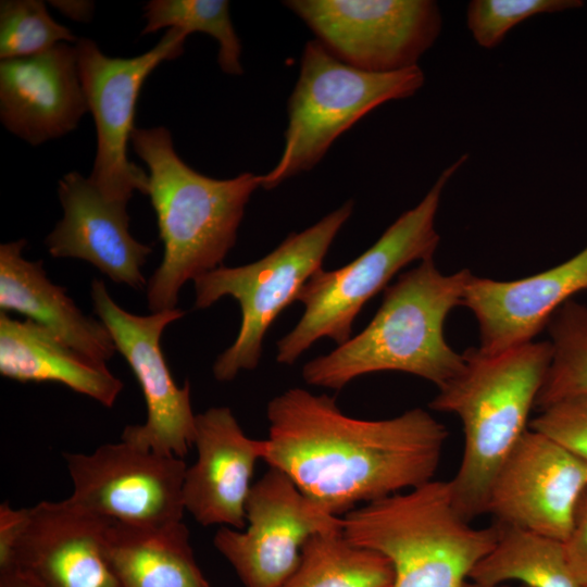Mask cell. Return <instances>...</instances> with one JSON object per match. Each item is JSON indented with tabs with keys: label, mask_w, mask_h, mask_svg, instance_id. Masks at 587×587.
Returning a JSON list of instances; mask_svg holds the SVG:
<instances>
[{
	"label": "cell",
	"mask_w": 587,
	"mask_h": 587,
	"mask_svg": "<svg viewBox=\"0 0 587 587\" xmlns=\"http://www.w3.org/2000/svg\"><path fill=\"white\" fill-rule=\"evenodd\" d=\"M349 200L299 233H290L273 251L255 262L210 271L193 280L195 308L211 307L229 296L240 308L234 342L215 359L213 376L225 383L241 371L254 370L270 327L319 270L335 237L353 211Z\"/></svg>",
	"instance_id": "obj_8"
},
{
	"label": "cell",
	"mask_w": 587,
	"mask_h": 587,
	"mask_svg": "<svg viewBox=\"0 0 587 587\" xmlns=\"http://www.w3.org/2000/svg\"><path fill=\"white\" fill-rule=\"evenodd\" d=\"M342 532L390 561L391 587H463L499 526H472L455 509L449 482L433 479L351 510Z\"/></svg>",
	"instance_id": "obj_5"
},
{
	"label": "cell",
	"mask_w": 587,
	"mask_h": 587,
	"mask_svg": "<svg viewBox=\"0 0 587 587\" xmlns=\"http://www.w3.org/2000/svg\"><path fill=\"white\" fill-rule=\"evenodd\" d=\"M88 111L75 46L0 63V120L32 146L75 129Z\"/></svg>",
	"instance_id": "obj_18"
},
{
	"label": "cell",
	"mask_w": 587,
	"mask_h": 587,
	"mask_svg": "<svg viewBox=\"0 0 587 587\" xmlns=\"http://www.w3.org/2000/svg\"><path fill=\"white\" fill-rule=\"evenodd\" d=\"M424 83L419 65L390 73L366 72L342 62L317 39L308 41L288 100L284 150L277 164L260 175V187L273 189L311 170L365 114L385 102L413 96Z\"/></svg>",
	"instance_id": "obj_7"
},
{
	"label": "cell",
	"mask_w": 587,
	"mask_h": 587,
	"mask_svg": "<svg viewBox=\"0 0 587 587\" xmlns=\"http://www.w3.org/2000/svg\"><path fill=\"white\" fill-rule=\"evenodd\" d=\"M63 15L77 21L89 22L93 13L92 1H50Z\"/></svg>",
	"instance_id": "obj_33"
},
{
	"label": "cell",
	"mask_w": 587,
	"mask_h": 587,
	"mask_svg": "<svg viewBox=\"0 0 587 587\" xmlns=\"http://www.w3.org/2000/svg\"><path fill=\"white\" fill-rule=\"evenodd\" d=\"M93 311L138 380L147 407L141 425H127L121 439L140 449L183 458L195 440L196 414L190 383L179 387L167 366L161 338L168 324L182 319L178 308L137 315L121 308L102 279L90 288Z\"/></svg>",
	"instance_id": "obj_11"
},
{
	"label": "cell",
	"mask_w": 587,
	"mask_h": 587,
	"mask_svg": "<svg viewBox=\"0 0 587 587\" xmlns=\"http://www.w3.org/2000/svg\"><path fill=\"white\" fill-rule=\"evenodd\" d=\"M66 26L55 22L40 0H2L0 2V58L32 57L54 46L77 42Z\"/></svg>",
	"instance_id": "obj_27"
},
{
	"label": "cell",
	"mask_w": 587,
	"mask_h": 587,
	"mask_svg": "<svg viewBox=\"0 0 587 587\" xmlns=\"http://www.w3.org/2000/svg\"><path fill=\"white\" fill-rule=\"evenodd\" d=\"M462 155L442 171L424 198L402 213L362 254L342 267L316 271L300 289L303 313L277 341L276 361L294 364L322 338L337 346L351 338L352 325L366 304L407 265L434 258L440 241L436 216L442 191L465 163Z\"/></svg>",
	"instance_id": "obj_6"
},
{
	"label": "cell",
	"mask_w": 587,
	"mask_h": 587,
	"mask_svg": "<svg viewBox=\"0 0 587 587\" xmlns=\"http://www.w3.org/2000/svg\"><path fill=\"white\" fill-rule=\"evenodd\" d=\"M28 509H13L8 502L0 505V570L11 563L14 546L25 526Z\"/></svg>",
	"instance_id": "obj_31"
},
{
	"label": "cell",
	"mask_w": 587,
	"mask_h": 587,
	"mask_svg": "<svg viewBox=\"0 0 587 587\" xmlns=\"http://www.w3.org/2000/svg\"><path fill=\"white\" fill-rule=\"evenodd\" d=\"M130 142L148 167V195L157 215L163 258L147 283L151 312L175 309L188 280L221 265L237 240L260 175L205 176L176 153L164 126L135 128Z\"/></svg>",
	"instance_id": "obj_2"
},
{
	"label": "cell",
	"mask_w": 587,
	"mask_h": 587,
	"mask_svg": "<svg viewBox=\"0 0 587 587\" xmlns=\"http://www.w3.org/2000/svg\"><path fill=\"white\" fill-rule=\"evenodd\" d=\"M394 576L384 554L355 545L340 529L308 539L284 587H391Z\"/></svg>",
	"instance_id": "obj_24"
},
{
	"label": "cell",
	"mask_w": 587,
	"mask_h": 587,
	"mask_svg": "<svg viewBox=\"0 0 587 587\" xmlns=\"http://www.w3.org/2000/svg\"><path fill=\"white\" fill-rule=\"evenodd\" d=\"M563 545L574 574L587 587V489L577 503L570 534Z\"/></svg>",
	"instance_id": "obj_30"
},
{
	"label": "cell",
	"mask_w": 587,
	"mask_h": 587,
	"mask_svg": "<svg viewBox=\"0 0 587 587\" xmlns=\"http://www.w3.org/2000/svg\"><path fill=\"white\" fill-rule=\"evenodd\" d=\"M587 289V246L565 262L516 280L472 275L462 305L474 314L478 349L498 353L527 342L547 327L554 312Z\"/></svg>",
	"instance_id": "obj_17"
},
{
	"label": "cell",
	"mask_w": 587,
	"mask_h": 587,
	"mask_svg": "<svg viewBox=\"0 0 587 587\" xmlns=\"http://www.w3.org/2000/svg\"><path fill=\"white\" fill-rule=\"evenodd\" d=\"M104 552L121 587H212L182 522L139 526L109 521Z\"/></svg>",
	"instance_id": "obj_22"
},
{
	"label": "cell",
	"mask_w": 587,
	"mask_h": 587,
	"mask_svg": "<svg viewBox=\"0 0 587 587\" xmlns=\"http://www.w3.org/2000/svg\"><path fill=\"white\" fill-rule=\"evenodd\" d=\"M108 522L68 498L41 501L28 508L8 569L26 570L47 587H121L104 552Z\"/></svg>",
	"instance_id": "obj_15"
},
{
	"label": "cell",
	"mask_w": 587,
	"mask_h": 587,
	"mask_svg": "<svg viewBox=\"0 0 587 587\" xmlns=\"http://www.w3.org/2000/svg\"><path fill=\"white\" fill-rule=\"evenodd\" d=\"M25 245L18 239L0 246L1 311L23 314L83 354L107 363L116 349L104 324L86 315L64 287L48 278L41 260H26Z\"/></svg>",
	"instance_id": "obj_20"
},
{
	"label": "cell",
	"mask_w": 587,
	"mask_h": 587,
	"mask_svg": "<svg viewBox=\"0 0 587 587\" xmlns=\"http://www.w3.org/2000/svg\"><path fill=\"white\" fill-rule=\"evenodd\" d=\"M266 417L261 460L337 516L433 480L448 437L421 408L361 420L342 413L335 398L299 387L274 397Z\"/></svg>",
	"instance_id": "obj_1"
},
{
	"label": "cell",
	"mask_w": 587,
	"mask_h": 587,
	"mask_svg": "<svg viewBox=\"0 0 587 587\" xmlns=\"http://www.w3.org/2000/svg\"><path fill=\"white\" fill-rule=\"evenodd\" d=\"M584 5L580 0H473L467 4L466 25L474 40L494 49L523 21Z\"/></svg>",
	"instance_id": "obj_28"
},
{
	"label": "cell",
	"mask_w": 587,
	"mask_h": 587,
	"mask_svg": "<svg viewBox=\"0 0 587 587\" xmlns=\"http://www.w3.org/2000/svg\"><path fill=\"white\" fill-rule=\"evenodd\" d=\"M58 195L63 216L45 240L49 254L87 261L115 284L147 285L141 267L152 249L130 235L127 202L104 198L77 172L59 180Z\"/></svg>",
	"instance_id": "obj_16"
},
{
	"label": "cell",
	"mask_w": 587,
	"mask_h": 587,
	"mask_svg": "<svg viewBox=\"0 0 587 587\" xmlns=\"http://www.w3.org/2000/svg\"><path fill=\"white\" fill-rule=\"evenodd\" d=\"M547 328L552 359L536 400L539 411L565 397L587 392V305L566 301Z\"/></svg>",
	"instance_id": "obj_25"
},
{
	"label": "cell",
	"mask_w": 587,
	"mask_h": 587,
	"mask_svg": "<svg viewBox=\"0 0 587 587\" xmlns=\"http://www.w3.org/2000/svg\"><path fill=\"white\" fill-rule=\"evenodd\" d=\"M146 26L141 34L177 28L187 35L208 34L218 42L217 62L225 74L241 75V43L225 0H152L145 7Z\"/></svg>",
	"instance_id": "obj_26"
},
{
	"label": "cell",
	"mask_w": 587,
	"mask_h": 587,
	"mask_svg": "<svg viewBox=\"0 0 587 587\" xmlns=\"http://www.w3.org/2000/svg\"><path fill=\"white\" fill-rule=\"evenodd\" d=\"M496 524L498 539L474 566L470 580L486 585L519 582L522 587H585L567 561L562 540Z\"/></svg>",
	"instance_id": "obj_23"
},
{
	"label": "cell",
	"mask_w": 587,
	"mask_h": 587,
	"mask_svg": "<svg viewBox=\"0 0 587 587\" xmlns=\"http://www.w3.org/2000/svg\"><path fill=\"white\" fill-rule=\"evenodd\" d=\"M196 462L186 469L185 510L203 526L243 529L261 440L248 437L232 410L213 407L196 415Z\"/></svg>",
	"instance_id": "obj_19"
},
{
	"label": "cell",
	"mask_w": 587,
	"mask_h": 587,
	"mask_svg": "<svg viewBox=\"0 0 587 587\" xmlns=\"http://www.w3.org/2000/svg\"><path fill=\"white\" fill-rule=\"evenodd\" d=\"M245 511V530L223 526L213 538L245 587H284L310 537L342 529V517L326 511L273 467L252 484Z\"/></svg>",
	"instance_id": "obj_12"
},
{
	"label": "cell",
	"mask_w": 587,
	"mask_h": 587,
	"mask_svg": "<svg viewBox=\"0 0 587 587\" xmlns=\"http://www.w3.org/2000/svg\"><path fill=\"white\" fill-rule=\"evenodd\" d=\"M0 587H47L38 577L21 567L0 571Z\"/></svg>",
	"instance_id": "obj_32"
},
{
	"label": "cell",
	"mask_w": 587,
	"mask_h": 587,
	"mask_svg": "<svg viewBox=\"0 0 587 587\" xmlns=\"http://www.w3.org/2000/svg\"><path fill=\"white\" fill-rule=\"evenodd\" d=\"M187 34L170 28L149 51L134 58L105 55L97 43H75L82 86L97 130V153L89 180L112 201L128 202L135 191L148 195V173L127 158L139 91L162 62L179 57Z\"/></svg>",
	"instance_id": "obj_9"
},
{
	"label": "cell",
	"mask_w": 587,
	"mask_h": 587,
	"mask_svg": "<svg viewBox=\"0 0 587 587\" xmlns=\"http://www.w3.org/2000/svg\"><path fill=\"white\" fill-rule=\"evenodd\" d=\"M73 483L71 501L120 523L157 526L182 521L183 458L140 449L121 440L93 452L64 453Z\"/></svg>",
	"instance_id": "obj_13"
},
{
	"label": "cell",
	"mask_w": 587,
	"mask_h": 587,
	"mask_svg": "<svg viewBox=\"0 0 587 587\" xmlns=\"http://www.w3.org/2000/svg\"><path fill=\"white\" fill-rule=\"evenodd\" d=\"M587 489V463L528 428L491 484L486 513L496 523L564 541Z\"/></svg>",
	"instance_id": "obj_14"
},
{
	"label": "cell",
	"mask_w": 587,
	"mask_h": 587,
	"mask_svg": "<svg viewBox=\"0 0 587 587\" xmlns=\"http://www.w3.org/2000/svg\"><path fill=\"white\" fill-rule=\"evenodd\" d=\"M464 268L442 274L434 258L402 273L385 289L380 307L365 328L329 353L308 361L303 380L335 390L377 372H402L435 384L438 389L465 365L463 353L445 338L448 314L462 305L472 277Z\"/></svg>",
	"instance_id": "obj_3"
},
{
	"label": "cell",
	"mask_w": 587,
	"mask_h": 587,
	"mask_svg": "<svg viewBox=\"0 0 587 587\" xmlns=\"http://www.w3.org/2000/svg\"><path fill=\"white\" fill-rule=\"evenodd\" d=\"M0 374L21 383L53 382L110 408L123 389L104 362L71 347L38 323L0 311Z\"/></svg>",
	"instance_id": "obj_21"
},
{
	"label": "cell",
	"mask_w": 587,
	"mask_h": 587,
	"mask_svg": "<svg viewBox=\"0 0 587 587\" xmlns=\"http://www.w3.org/2000/svg\"><path fill=\"white\" fill-rule=\"evenodd\" d=\"M529 428L587 463V392L572 395L548 405L529 422Z\"/></svg>",
	"instance_id": "obj_29"
},
{
	"label": "cell",
	"mask_w": 587,
	"mask_h": 587,
	"mask_svg": "<svg viewBox=\"0 0 587 587\" xmlns=\"http://www.w3.org/2000/svg\"><path fill=\"white\" fill-rule=\"evenodd\" d=\"M463 587H509L508 585H486L473 580H467Z\"/></svg>",
	"instance_id": "obj_34"
},
{
	"label": "cell",
	"mask_w": 587,
	"mask_h": 587,
	"mask_svg": "<svg viewBox=\"0 0 587 587\" xmlns=\"http://www.w3.org/2000/svg\"><path fill=\"white\" fill-rule=\"evenodd\" d=\"M335 57L357 68L390 73L417 65L442 29L432 0H289Z\"/></svg>",
	"instance_id": "obj_10"
},
{
	"label": "cell",
	"mask_w": 587,
	"mask_h": 587,
	"mask_svg": "<svg viewBox=\"0 0 587 587\" xmlns=\"http://www.w3.org/2000/svg\"><path fill=\"white\" fill-rule=\"evenodd\" d=\"M463 355L464 369L429 407L462 423V460L449 485L455 509L471 522L486 513L495 476L528 429L552 347L550 341H530L492 354L470 348Z\"/></svg>",
	"instance_id": "obj_4"
}]
</instances>
